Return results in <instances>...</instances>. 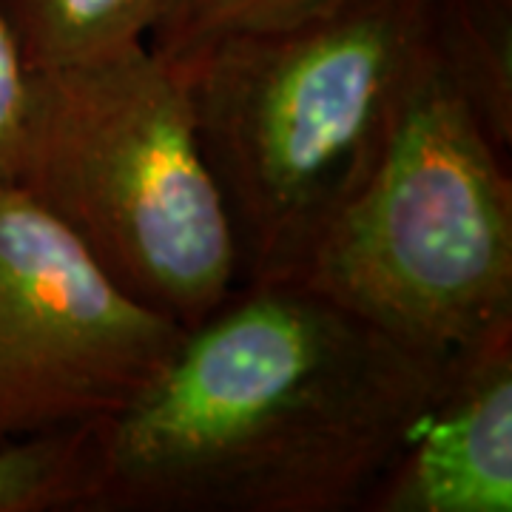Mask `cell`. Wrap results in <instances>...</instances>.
<instances>
[{"instance_id":"5b68a950","label":"cell","mask_w":512,"mask_h":512,"mask_svg":"<svg viewBox=\"0 0 512 512\" xmlns=\"http://www.w3.org/2000/svg\"><path fill=\"white\" fill-rule=\"evenodd\" d=\"M183 330L120 291L20 185L0 183V444L117 416Z\"/></svg>"},{"instance_id":"52a82bcc","label":"cell","mask_w":512,"mask_h":512,"mask_svg":"<svg viewBox=\"0 0 512 512\" xmlns=\"http://www.w3.org/2000/svg\"><path fill=\"white\" fill-rule=\"evenodd\" d=\"M436 72L504 157L512 151V0H430Z\"/></svg>"},{"instance_id":"ba28073f","label":"cell","mask_w":512,"mask_h":512,"mask_svg":"<svg viewBox=\"0 0 512 512\" xmlns=\"http://www.w3.org/2000/svg\"><path fill=\"white\" fill-rule=\"evenodd\" d=\"M163 0H0L26 72L83 63L146 43Z\"/></svg>"},{"instance_id":"277c9868","label":"cell","mask_w":512,"mask_h":512,"mask_svg":"<svg viewBox=\"0 0 512 512\" xmlns=\"http://www.w3.org/2000/svg\"><path fill=\"white\" fill-rule=\"evenodd\" d=\"M293 282L439 359L512 319L510 157L436 66Z\"/></svg>"},{"instance_id":"3957f363","label":"cell","mask_w":512,"mask_h":512,"mask_svg":"<svg viewBox=\"0 0 512 512\" xmlns=\"http://www.w3.org/2000/svg\"><path fill=\"white\" fill-rule=\"evenodd\" d=\"M15 185L120 291L180 328L239 285L183 77L148 43L26 72Z\"/></svg>"},{"instance_id":"30bf717a","label":"cell","mask_w":512,"mask_h":512,"mask_svg":"<svg viewBox=\"0 0 512 512\" xmlns=\"http://www.w3.org/2000/svg\"><path fill=\"white\" fill-rule=\"evenodd\" d=\"M328 0H163L146 43L171 63L197 55L225 37L271 29Z\"/></svg>"},{"instance_id":"8992f818","label":"cell","mask_w":512,"mask_h":512,"mask_svg":"<svg viewBox=\"0 0 512 512\" xmlns=\"http://www.w3.org/2000/svg\"><path fill=\"white\" fill-rule=\"evenodd\" d=\"M512 510V319L447 356L439 390L362 512Z\"/></svg>"},{"instance_id":"8fae6325","label":"cell","mask_w":512,"mask_h":512,"mask_svg":"<svg viewBox=\"0 0 512 512\" xmlns=\"http://www.w3.org/2000/svg\"><path fill=\"white\" fill-rule=\"evenodd\" d=\"M23 100H26V69L20 63L15 37L0 15V183H15Z\"/></svg>"},{"instance_id":"9c48e42d","label":"cell","mask_w":512,"mask_h":512,"mask_svg":"<svg viewBox=\"0 0 512 512\" xmlns=\"http://www.w3.org/2000/svg\"><path fill=\"white\" fill-rule=\"evenodd\" d=\"M100 473V421L0 444V512H89Z\"/></svg>"},{"instance_id":"6da1fadb","label":"cell","mask_w":512,"mask_h":512,"mask_svg":"<svg viewBox=\"0 0 512 512\" xmlns=\"http://www.w3.org/2000/svg\"><path fill=\"white\" fill-rule=\"evenodd\" d=\"M444 362L302 282H239L100 421L89 512H362Z\"/></svg>"},{"instance_id":"7a4b0ae2","label":"cell","mask_w":512,"mask_h":512,"mask_svg":"<svg viewBox=\"0 0 512 512\" xmlns=\"http://www.w3.org/2000/svg\"><path fill=\"white\" fill-rule=\"evenodd\" d=\"M174 66L237 237L239 282L293 279L433 69L430 0H328Z\"/></svg>"}]
</instances>
